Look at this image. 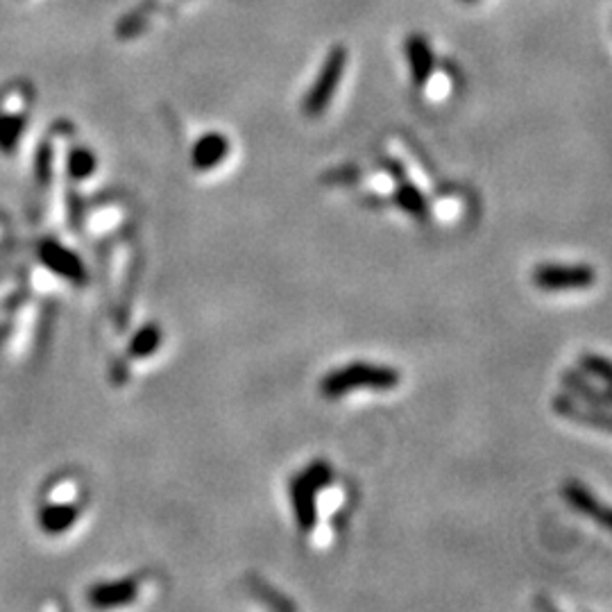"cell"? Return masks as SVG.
I'll return each instance as SVG.
<instances>
[{"mask_svg": "<svg viewBox=\"0 0 612 612\" xmlns=\"http://www.w3.org/2000/svg\"><path fill=\"white\" fill-rule=\"evenodd\" d=\"M84 490L71 474L53 476L39 490L34 506L36 530L45 539H63L80 526L84 517Z\"/></svg>", "mask_w": 612, "mask_h": 612, "instance_id": "1", "label": "cell"}, {"mask_svg": "<svg viewBox=\"0 0 612 612\" xmlns=\"http://www.w3.org/2000/svg\"><path fill=\"white\" fill-rule=\"evenodd\" d=\"M36 272L48 281V290L54 288H82L86 281V267L80 254L68 243H62L53 231L36 245Z\"/></svg>", "mask_w": 612, "mask_h": 612, "instance_id": "2", "label": "cell"}, {"mask_svg": "<svg viewBox=\"0 0 612 612\" xmlns=\"http://www.w3.org/2000/svg\"><path fill=\"white\" fill-rule=\"evenodd\" d=\"M399 385V372L388 365H376V363H349V365L338 367L329 372L320 381V393L329 399L347 397L354 390H376L385 393Z\"/></svg>", "mask_w": 612, "mask_h": 612, "instance_id": "3", "label": "cell"}, {"mask_svg": "<svg viewBox=\"0 0 612 612\" xmlns=\"http://www.w3.org/2000/svg\"><path fill=\"white\" fill-rule=\"evenodd\" d=\"M331 481V470L326 462H313L306 471L297 476L293 481V508L295 517H297V524L302 530H311L317 524V492H320L325 485H329Z\"/></svg>", "mask_w": 612, "mask_h": 612, "instance_id": "4", "label": "cell"}, {"mask_svg": "<svg viewBox=\"0 0 612 612\" xmlns=\"http://www.w3.org/2000/svg\"><path fill=\"white\" fill-rule=\"evenodd\" d=\"M345 66H347V50L343 45H335L329 53V57H326V62L322 63L320 75L316 77L306 100H304V112L308 116H320L329 107L331 98H334L335 89H338L340 80H343Z\"/></svg>", "mask_w": 612, "mask_h": 612, "instance_id": "5", "label": "cell"}, {"mask_svg": "<svg viewBox=\"0 0 612 612\" xmlns=\"http://www.w3.org/2000/svg\"><path fill=\"white\" fill-rule=\"evenodd\" d=\"M597 275L589 266H538L533 270V284L549 293L585 290L594 284Z\"/></svg>", "mask_w": 612, "mask_h": 612, "instance_id": "6", "label": "cell"}, {"mask_svg": "<svg viewBox=\"0 0 612 612\" xmlns=\"http://www.w3.org/2000/svg\"><path fill=\"white\" fill-rule=\"evenodd\" d=\"M86 598L93 607L130 606L131 601L139 598V583L134 578L107 580V583L102 580V583H95L93 588H89Z\"/></svg>", "mask_w": 612, "mask_h": 612, "instance_id": "7", "label": "cell"}, {"mask_svg": "<svg viewBox=\"0 0 612 612\" xmlns=\"http://www.w3.org/2000/svg\"><path fill=\"white\" fill-rule=\"evenodd\" d=\"M227 154H229V141H227V136L218 134V131H209V134L199 136L195 141L190 159H193V166L198 170H213V168L225 161Z\"/></svg>", "mask_w": 612, "mask_h": 612, "instance_id": "8", "label": "cell"}, {"mask_svg": "<svg viewBox=\"0 0 612 612\" xmlns=\"http://www.w3.org/2000/svg\"><path fill=\"white\" fill-rule=\"evenodd\" d=\"M565 494L567 499H569L571 506L578 508V510L585 512L588 517H594L601 526H607V520H610V517H607V508L601 506V501H598L589 490H585L580 483H569L567 485Z\"/></svg>", "mask_w": 612, "mask_h": 612, "instance_id": "9", "label": "cell"}, {"mask_svg": "<svg viewBox=\"0 0 612 612\" xmlns=\"http://www.w3.org/2000/svg\"><path fill=\"white\" fill-rule=\"evenodd\" d=\"M406 54L415 80L417 82L429 80L431 71H433V54H431L426 41L422 39V36H411V39L406 41Z\"/></svg>", "mask_w": 612, "mask_h": 612, "instance_id": "10", "label": "cell"}, {"mask_svg": "<svg viewBox=\"0 0 612 612\" xmlns=\"http://www.w3.org/2000/svg\"><path fill=\"white\" fill-rule=\"evenodd\" d=\"M98 168L95 161V154L89 148H73L66 157V172L68 180L73 181H84L91 180V175Z\"/></svg>", "mask_w": 612, "mask_h": 612, "instance_id": "11", "label": "cell"}, {"mask_svg": "<svg viewBox=\"0 0 612 612\" xmlns=\"http://www.w3.org/2000/svg\"><path fill=\"white\" fill-rule=\"evenodd\" d=\"M159 345H161V331L154 325H148L134 334L130 343V354L136 358H148L157 352Z\"/></svg>", "mask_w": 612, "mask_h": 612, "instance_id": "12", "label": "cell"}, {"mask_svg": "<svg viewBox=\"0 0 612 612\" xmlns=\"http://www.w3.org/2000/svg\"><path fill=\"white\" fill-rule=\"evenodd\" d=\"M397 202L402 204V207L406 209L408 213H413V216H422V213H424V209H426L424 198H422L420 190H417L415 186H406V189L399 190Z\"/></svg>", "mask_w": 612, "mask_h": 612, "instance_id": "13", "label": "cell"}, {"mask_svg": "<svg viewBox=\"0 0 612 612\" xmlns=\"http://www.w3.org/2000/svg\"><path fill=\"white\" fill-rule=\"evenodd\" d=\"M583 367L585 372H588L589 376H597V379H601L603 384L607 385V381H610V370H607V361L601 356H585L583 358Z\"/></svg>", "mask_w": 612, "mask_h": 612, "instance_id": "14", "label": "cell"}, {"mask_svg": "<svg viewBox=\"0 0 612 612\" xmlns=\"http://www.w3.org/2000/svg\"><path fill=\"white\" fill-rule=\"evenodd\" d=\"M9 236V227H7V220H5L3 216H0V243H3L5 238Z\"/></svg>", "mask_w": 612, "mask_h": 612, "instance_id": "15", "label": "cell"}]
</instances>
